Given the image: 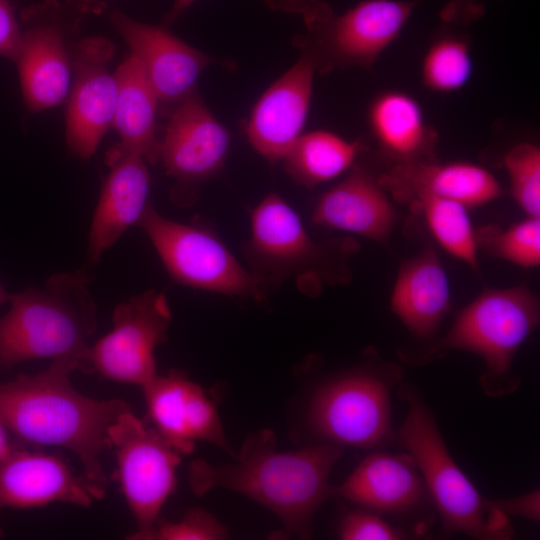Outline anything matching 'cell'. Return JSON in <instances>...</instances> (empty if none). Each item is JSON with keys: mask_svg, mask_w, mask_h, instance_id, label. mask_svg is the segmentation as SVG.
<instances>
[{"mask_svg": "<svg viewBox=\"0 0 540 540\" xmlns=\"http://www.w3.org/2000/svg\"><path fill=\"white\" fill-rule=\"evenodd\" d=\"M539 322V298L527 286L488 288L458 313L447 333L418 361H432L450 350L475 354L485 363L480 377L483 392L505 396L520 384L512 374L513 361Z\"/></svg>", "mask_w": 540, "mask_h": 540, "instance_id": "52a82bcc", "label": "cell"}, {"mask_svg": "<svg viewBox=\"0 0 540 540\" xmlns=\"http://www.w3.org/2000/svg\"><path fill=\"white\" fill-rule=\"evenodd\" d=\"M248 270L269 294L287 281L309 296L325 286L347 284L358 250L350 238L314 239L298 213L277 193L267 194L250 212L244 247Z\"/></svg>", "mask_w": 540, "mask_h": 540, "instance_id": "277c9868", "label": "cell"}, {"mask_svg": "<svg viewBox=\"0 0 540 540\" xmlns=\"http://www.w3.org/2000/svg\"><path fill=\"white\" fill-rule=\"evenodd\" d=\"M484 13L480 0H448L440 11V18L447 25L465 26L479 20Z\"/></svg>", "mask_w": 540, "mask_h": 540, "instance_id": "d590c367", "label": "cell"}, {"mask_svg": "<svg viewBox=\"0 0 540 540\" xmlns=\"http://www.w3.org/2000/svg\"><path fill=\"white\" fill-rule=\"evenodd\" d=\"M337 536L342 540H403L406 530L392 524L383 515L358 507L347 511L337 525Z\"/></svg>", "mask_w": 540, "mask_h": 540, "instance_id": "1f68e13d", "label": "cell"}, {"mask_svg": "<svg viewBox=\"0 0 540 540\" xmlns=\"http://www.w3.org/2000/svg\"><path fill=\"white\" fill-rule=\"evenodd\" d=\"M391 311L419 338L431 337L451 307L445 268L431 245L400 265L390 299Z\"/></svg>", "mask_w": 540, "mask_h": 540, "instance_id": "603a6c76", "label": "cell"}, {"mask_svg": "<svg viewBox=\"0 0 540 540\" xmlns=\"http://www.w3.org/2000/svg\"><path fill=\"white\" fill-rule=\"evenodd\" d=\"M112 43L99 36L82 39L76 48L74 80L67 100L66 141L81 159L90 158L113 125L117 100L115 73L107 68Z\"/></svg>", "mask_w": 540, "mask_h": 540, "instance_id": "9a60e30c", "label": "cell"}, {"mask_svg": "<svg viewBox=\"0 0 540 540\" xmlns=\"http://www.w3.org/2000/svg\"><path fill=\"white\" fill-rule=\"evenodd\" d=\"M402 368L368 350L362 362L323 378L310 393L303 411L310 444L379 449L396 438L391 391Z\"/></svg>", "mask_w": 540, "mask_h": 540, "instance_id": "5b68a950", "label": "cell"}, {"mask_svg": "<svg viewBox=\"0 0 540 540\" xmlns=\"http://www.w3.org/2000/svg\"><path fill=\"white\" fill-rule=\"evenodd\" d=\"M365 150L360 139L348 140L328 130H314L303 133L282 161L295 183L313 188L349 171Z\"/></svg>", "mask_w": 540, "mask_h": 540, "instance_id": "484cf974", "label": "cell"}, {"mask_svg": "<svg viewBox=\"0 0 540 540\" xmlns=\"http://www.w3.org/2000/svg\"><path fill=\"white\" fill-rule=\"evenodd\" d=\"M137 226L146 233L174 281L260 304L268 301L258 280L206 225L170 220L149 202Z\"/></svg>", "mask_w": 540, "mask_h": 540, "instance_id": "ba28073f", "label": "cell"}, {"mask_svg": "<svg viewBox=\"0 0 540 540\" xmlns=\"http://www.w3.org/2000/svg\"><path fill=\"white\" fill-rule=\"evenodd\" d=\"M93 499L85 478L57 455L13 449L0 460V510L54 502L87 506Z\"/></svg>", "mask_w": 540, "mask_h": 540, "instance_id": "ffe728a7", "label": "cell"}, {"mask_svg": "<svg viewBox=\"0 0 540 540\" xmlns=\"http://www.w3.org/2000/svg\"><path fill=\"white\" fill-rule=\"evenodd\" d=\"M2 535V530H1V526H0V536Z\"/></svg>", "mask_w": 540, "mask_h": 540, "instance_id": "ab89813d", "label": "cell"}, {"mask_svg": "<svg viewBox=\"0 0 540 540\" xmlns=\"http://www.w3.org/2000/svg\"><path fill=\"white\" fill-rule=\"evenodd\" d=\"M495 508L510 518V516L539 522L540 520V490L534 489L519 496L491 499Z\"/></svg>", "mask_w": 540, "mask_h": 540, "instance_id": "836d02e7", "label": "cell"}, {"mask_svg": "<svg viewBox=\"0 0 540 540\" xmlns=\"http://www.w3.org/2000/svg\"><path fill=\"white\" fill-rule=\"evenodd\" d=\"M22 40L21 26L8 0H0V56L15 61Z\"/></svg>", "mask_w": 540, "mask_h": 540, "instance_id": "d6a6232c", "label": "cell"}, {"mask_svg": "<svg viewBox=\"0 0 540 540\" xmlns=\"http://www.w3.org/2000/svg\"><path fill=\"white\" fill-rule=\"evenodd\" d=\"M311 220L318 226L387 244L399 213L378 176L355 163L344 179L316 200Z\"/></svg>", "mask_w": 540, "mask_h": 540, "instance_id": "d6986e66", "label": "cell"}, {"mask_svg": "<svg viewBox=\"0 0 540 540\" xmlns=\"http://www.w3.org/2000/svg\"><path fill=\"white\" fill-rule=\"evenodd\" d=\"M334 496L393 516L413 515L431 502L422 476L407 452L370 453L340 485H334Z\"/></svg>", "mask_w": 540, "mask_h": 540, "instance_id": "ac0fdd59", "label": "cell"}, {"mask_svg": "<svg viewBox=\"0 0 540 540\" xmlns=\"http://www.w3.org/2000/svg\"><path fill=\"white\" fill-rule=\"evenodd\" d=\"M316 66L302 51L296 63L255 103L246 126L253 149L269 163L283 157L303 134L310 110Z\"/></svg>", "mask_w": 540, "mask_h": 540, "instance_id": "e0dca14e", "label": "cell"}, {"mask_svg": "<svg viewBox=\"0 0 540 540\" xmlns=\"http://www.w3.org/2000/svg\"><path fill=\"white\" fill-rule=\"evenodd\" d=\"M421 0H361L342 14L333 10L306 25L296 46L314 60L316 71L369 69L399 38Z\"/></svg>", "mask_w": 540, "mask_h": 540, "instance_id": "9c48e42d", "label": "cell"}, {"mask_svg": "<svg viewBox=\"0 0 540 540\" xmlns=\"http://www.w3.org/2000/svg\"><path fill=\"white\" fill-rule=\"evenodd\" d=\"M13 450L8 437V430L0 422V460Z\"/></svg>", "mask_w": 540, "mask_h": 540, "instance_id": "74e56055", "label": "cell"}, {"mask_svg": "<svg viewBox=\"0 0 540 540\" xmlns=\"http://www.w3.org/2000/svg\"><path fill=\"white\" fill-rule=\"evenodd\" d=\"M406 206L423 218L436 242L446 252L479 272L475 229L466 206L430 195L418 196Z\"/></svg>", "mask_w": 540, "mask_h": 540, "instance_id": "4316f807", "label": "cell"}, {"mask_svg": "<svg viewBox=\"0 0 540 540\" xmlns=\"http://www.w3.org/2000/svg\"><path fill=\"white\" fill-rule=\"evenodd\" d=\"M478 250L523 268L540 264V217H529L506 229L489 224L475 230Z\"/></svg>", "mask_w": 540, "mask_h": 540, "instance_id": "f1b7e54d", "label": "cell"}, {"mask_svg": "<svg viewBox=\"0 0 540 540\" xmlns=\"http://www.w3.org/2000/svg\"><path fill=\"white\" fill-rule=\"evenodd\" d=\"M227 527L208 511L190 508L178 521L158 519L142 540H222Z\"/></svg>", "mask_w": 540, "mask_h": 540, "instance_id": "4dcf8cb0", "label": "cell"}, {"mask_svg": "<svg viewBox=\"0 0 540 540\" xmlns=\"http://www.w3.org/2000/svg\"><path fill=\"white\" fill-rule=\"evenodd\" d=\"M76 369L74 362L56 360L40 373L0 382V422L21 442L71 451L100 499L107 488L101 455L111 448L109 429L130 407L120 399L96 400L78 392L69 378Z\"/></svg>", "mask_w": 540, "mask_h": 540, "instance_id": "6da1fadb", "label": "cell"}, {"mask_svg": "<svg viewBox=\"0 0 540 540\" xmlns=\"http://www.w3.org/2000/svg\"><path fill=\"white\" fill-rule=\"evenodd\" d=\"M111 22L139 61L159 102L179 104L195 93L208 66L223 65L165 27L136 21L121 11L113 12Z\"/></svg>", "mask_w": 540, "mask_h": 540, "instance_id": "2e32d148", "label": "cell"}, {"mask_svg": "<svg viewBox=\"0 0 540 540\" xmlns=\"http://www.w3.org/2000/svg\"><path fill=\"white\" fill-rule=\"evenodd\" d=\"M230 147L226 128L196 93L179 103L158 144V160L175 180L171 200L190 207L200 186L223 168Z\"/></svg>", "mask_w": 540, "mask_h": 540, "instance_id": "7c38bea8", "label": "cell"}, {"mask_svg": "<svg viewBox=\"0 0 540 540\" xmlns=\"http://www.w3.org/2000/svg\"><path fill=\"white\" fill-rule=\"evenodd\" d=\"M272 10L300 15L308 25L332 11L324 0H264Z\"/></svg>", "mask_w": 540, "mask_h": 540, "instance_id": "e575fe53", "label": "cell"}, {"mask_svg": "<svg viewBox=\"0 0 540 540\" xmlns=\"http://www.w3.org/2000/svg\"><path fill=\"white\" fill-rule=\"evenodd\" d=\"M470 40L452 30L438 32L429 43L420 66L423 87L448 94L462 89L473 75Z\"/></svg>", "mask_w": 540, "mask_h": 540, "instance_id": "83f0119b", "label": "cell"}, {"mask_svg": "<svg viewBox=\"0 0 540 540\" xmlns=\"http://www.w3.org/2000/svg\"><path fill=\"white\" fill-rule=\"evenodd\" d=\"M503 164L519 208L526 216L540 217V148L529 142L518 143L505 153Z\"/></svg>", "mask_w": 540, "mask_h": 540, "instance_id": "f546056e", "label": "cell"}, {"mask_svg": "<svg viewBox=\"0 0 540 540\" xmlns=\"http://www.w3.org/2000/svg\"><path fill=\"white\" fill-rule=\"evenodd\" d=\"M142 390L147 419L180 454H191L197 441H205L235 455L212 391L205 390L176 369L166 375L158 374Z\"/></svg>", "mask_w": 540, "mask_h": 540, "instance_id": "4fadbf2b", "label": "cell"}, {"mask_svg": "<svg viewBox=\"0 0 540 540\" xmlns=\"http://www.w3.org/2000/svg\"><path fill=\"white\" fill-rule=\"evenodd\" d=\"M88 284L83 271L57 273L43 289L9 295L10 309L0 319V365L68 360L87 372L86 340L97 326Z\"/></svg>", "mask_w": 540, "mask_h": 540, "instance_id": "3957f363", "label": "cell"}, {"mask_svg": "<svg viewBox=\"0 0 540 540\" xmlns=\"http://www.w3.org/2000/svg\"><path fill=\"white\" fill-rule=\"evenodd\" d=\"M276 445L275 433L264 428L246 437L234 463L193 461L189 468L191 489L197 496L216 488L242 494L276 514L288 533L309 539L316 512L334 496L329 477L345 448L309 444L281 452Z\"/></svg>", "mask_w": 540, "mask_h": 540, "instance_id": "7a4b0ae2", "label": "cell"}, {"mask_svg": "<svg viewBox=\"0 0 540 540\" xmlns=\"http://www.w3.org/2000/svg\"><path fill=\"white\" fill-rule=\"evenodd\" d=\"M109 441L115 449L122 493L137 524L127 538L142 540L175 490L176 470L183 455L130 408L110 427Z\"/></svg>", "mask_w": 540, "mask_h": 540, "instance_id": "30bf717a", "label": "cell"}, {"mask_svg": "<svg viewBox=\"0 0 540 540\" xmlns=\"http://www.w3.org/2000/svg\"><path fill=\"white\" fill-rule=\"evenodd\" d=\"M114 73L118 90L112 127L121 141L109 153L134 154L154 164L158 161L156 113L159 101L139 61L131 53Z\"/></svg>", "mask_w": 540, "mask_h": 540, "instance_id": "d4e9b609", "label": "cell"}, {"mask_svg": "<svg viewBox=\"0 0 540 540\" xmlns=\"http://www.w3.org/2000/svg\"><path fill=\"white\" fill-rule=\"evenodd\" d=\"M9 295L6 293L2 285L0 284V304L8 300Z\"/></svg>", "mask_w": 540, "mask_h": 540, "instance_id": "f35d334b", "label": "cell"}, {"mask_svg": "<svg viewBox=\"0 0 540 540\" xmlns=\"http://www.w3.org/2000/svg\"><path fill=\"white\" fill-rule=\"evenodd\" d=\"M378 180L388 195L403 205L418 196L430 195L459 202L469 209L490 203L502 194L490 171L466 161L439 163L435 159L392 164Z\"/></svg>", "mask_w": 540, "mask_h": 540, "instance_id": "44dd1931", "label": "cell"}, {"mask_svg": "<svg viewBox=\"0 0 540 540\" xmlns=\"http://www.w3.org/2000/svg\"><path fill=\"white\" fill-rule=\"evenodd\" d=\"M171 310L156 290L131 297L114 310L112 329L87 354V373L141 388L157 375L155 350L167 340Z\"/></svg>", "mask_w": 540, "mask_h": 540, "instance_id": "8fae6325", "label": "cell"}, {"mask_svg": "<svg viewBox=\"0 0 540 540\" xmlns=\"http://www.w3.org/2000/svg\"><path fill=\"white\" fill-rule=\"evenodd\" d=\"M367 118L380 152L392 164L436 159L438 132L411 94L395 89L382 91L371 101Z\"/></svg>", "mask_w": 540, "mask_h": 540, "instance_id": "cb8c5ba5", "label": "cell"}, {"mask_svg": "<svg viewBox=\"0 0 540 540\" xmlns=\"http://www.w3.org/2000/svg\"><path fill=\"white\" fill-rule=\"evenodd\" d=\"M111 171L100 192L88 236V256L97 263L132 225L147 205L150 174L146 161L134 154L108 153Z\"/></svg>", "mask_w": 540, "mask_h": 540, "instance_id": "7402d4cb", "label": "cell"}, {"mask_svg": "<svg viewBox=\"0 0 540 540\" xmlns=\"http://www.w3.org/2000/svg\"><path fill=\"white\" fill-rule=\"evenodd\" d=\"M399 396L407 412L396 438L415 462L443 532L478 540L512 538L510 518L495 508L491 499L482 496L454 461L421 391L404 383Z\"/></svg>", "mask_w": 540, "mask_h": 540, "instance_id": "8992f818", "label": "cell"}, {"mask_svg": "<svg viewBox=\"0 0 540 540\" xmlns=\"http://www.w3.org/2000/svg\"><path fill=\"white\" fill-rule=\"evenodd\" d=\"M60 4L44 2L22 13L24 28L15 60L20 86L31 112L51 109L64 102L72 86V71L64 40Z\"/></svg>", "mask_w": 540, "mask_h": 540, "instance_id": "5bb4252c", "label": "cell"}, {"mask_svg": "<svg viewBox=\"0 0 540 540\" xmlns=\"http://www.w3.org/2000/svg\"><path fill=\"white\" fill-rule=\"evenodd\" d=\"M196 0H174L173 6L165 16V25L174 23Z\"/></svg>", "mask_w": 540, "mask_h": 540, "instance_id": "8d00e7d4", "label": "cell"}]
</instances>
